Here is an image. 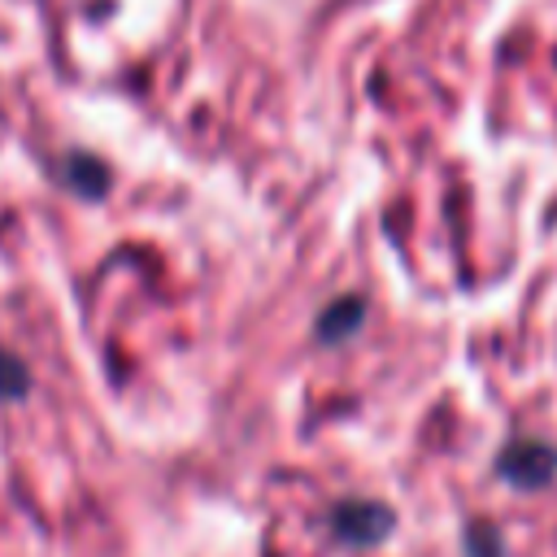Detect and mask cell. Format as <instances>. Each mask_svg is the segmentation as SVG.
<instances>
[{"mask_svg": "<svg viewBox=\"0 0 557 557\" xmlns=\"http://www.w3.org/2000/svg\"><path fill=\"white\" fill-rule=\"evenodd\" d=\"M361 318H366V300H361V296H339L335 305L322 309V318H318V339H322V344H339V339H348V335L361 326Z\"/></svg>", "mask_w": 557, "mask_h": 557, "instance_id": "obj_3", "label": "cell"}, {"mask_svg": "<svg viewBox=\"0 0 557 557\" xmlns=\"http://www.w3.org/2000/svg\"><path fill=\"white\" fill-rule=\"evenodd\" d=\"M65 183L83 196H104L109 191V170L87 152H70L65 157Z\"/></svg>", "mask_w": 557, "mask_h": 557, "instance_id": "obj_4", "label": "cell"}, {"mask_svg": "<svg viewBox=\"0 0 557 557\" xmlns=\"http://www.w3.org/2000/svg\"><path fill=\"white\" fill-rule=\"evenodd\" d=\"M392 509L379 500H339L331 509V527L344 544H379L392 531Z\"/></svg>", "mask_w": 557, "mask_h": 557, "instance_id": "obj_2", "label": "cell"}, {"mask_svg": "<svg viewBox=\"0 0 557 557\" xmlns=\"http://www.w3.org/2000/svg\"><path fill=\"white\" fill-rule=\"evenodd\" d=\"M496 470L513 483V487H544L557 474V453L540 440H513L500 448Z\"/></svg>", "mask_w": 557, "mask_h": 557, "instance_id": "obj_1", "label": "cell"}, {"mask_svg": "<svg viewBox=\"0 0 557 557\" xmlns=\"http://www.w3.org/2000/svg\"><path fill=\"white\" fill-rule=\"evenodd\" d=\"M26 387H30L26 366L13 352H0V396L4 400H17V396H26Z\"/></svg>", "mask_w": 557, "mask_h": 557, "instance_id": "obj_5", "label": "cell"}, {"mask_svg": "<svg viewBox=\"0 0 557 557\" xmlns=\"http://www.w3.org/2000/svg\"><path fill=\"white\" fill-rule=\"evenodd\" d=\"M470 531L479 535V540L470 544V548H474V557H500V548H496V531H492L487 522H479V527H470Z\"/></svg>", "mask_w": 557, "mask_h": 557, "instance_id": "obj_6", "label": "cell"}]
</instances>
